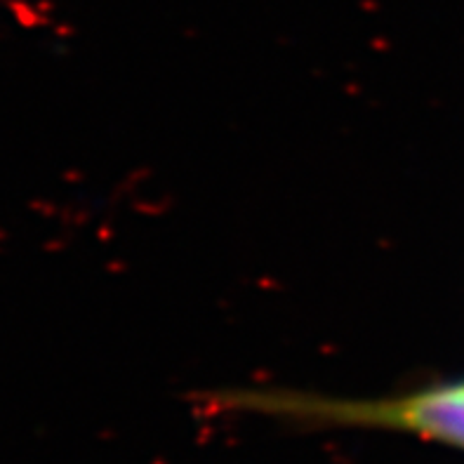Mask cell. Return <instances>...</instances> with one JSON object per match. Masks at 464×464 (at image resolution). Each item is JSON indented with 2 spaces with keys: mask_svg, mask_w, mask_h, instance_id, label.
<instances>
[{
  "mask_svg": "<svg viewBox=\"0 0 464 464\" xmlns=\"http://www.w3.org/2000/svg\"><path fill=\"white\" fill-rule=\"evenodd\" d=\"M271 408L306 418L347 424H372L406 430L448 446L464 448V384L420 392L396 401L377 403H335V401H271Z\"/></svg>",
  "mask_w": 464,
  "mask_h": 464,
  "instance_id": "obj_1",
  "label": "cell"
}]
</instances>
